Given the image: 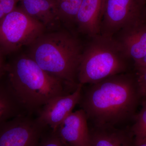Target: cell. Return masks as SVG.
Returning <instances> with one entry per match:
<instances>
[{"label":"cell","mask_w":146,"mask_h":146,"mask_svg":"<svg viewBox=\"0 0 146 146\" xmlns=\"http://www.w3.org/2000/svg\"><path fill=\"white\" fill-rule=\"evenodd\" d=\"M36 146H65L56 131L47 129Z\"/></svg>","instance_id":"obj_17"},{"label":"cell","mask_w":146,"mask_h":146,"mask_svg":"<svg viewBox=\"0 0 146 146\" xmlns=\"http://www.w3.org/2000/svg\"><path fill=\"white\" fill-rule=\"evenodd\" d=\"M89 127L91 146H134L130 128Z\"/></svg>","instance_id":"obj_12"},{"label":"cell","mask_w":146,"mask_h":146,"mask_svg":"<svg viewBox=\"0 0 146 146\" xmlns=\"http://www.w3.org/2000/svg\"><path fill=\"white\" fill-rule=\"evenodd\" d=\"M144 1H145V2L146 1V0H144Z\"/></svg>","instance_id":"obj_23"},{"label":"cell","mask_w":146,"mask_h":146,"mask_svg":"<svg viewBox=\"0 0 146 146\" xmlns=\"http://www.w3.org/2000/svg\"><path fill=\"white\" fill-rule=\"evenodd\" d=\"M137 69L138 72L136 75L142 98H146V68Z\"/></svg>","instance_id":"obj_19"},{"label":"cell","mask_w":146,"mask_h":146,"mask_svg":"<svg viewBox=\"0 0 146 146\" xmlns=\"http://www.w3.org/2000/svg\"><path fill=\"white\" fill-rule=\"evenodd\" d=\"M141 104V110L135 115L130 127L134 143L146 139V98H142Z\"/></svg>","instance_id":"obj_15"},{"label":"cell","mask_w":146,"mask_h":146,"mask_svg":"<svg viewBox=\"0 0 146 146\" xmlns=\"http://www.w3.org/2000/svg\"><path fill=\"white\" fill-rule=\"evenodd\" d=\"M104 0H82L76 18L78 31L90 38L100 34Z\"/></svg>","instance_id":"obj_10"},{"label":"cell","mask_w":146,"mask_h":146,"mask_svg":"<svg viewBox=\"0 0 146 146\" xmlns=\"http://www.w3.org/2000/svg\"><path fill=\"white\" fill-rule=\"evenodd\" d=\"M26 114H28L13 92L5 72L0 76V125Z\"/></svg>","instance_id":"obj_13"},{"label":"cell","mask_w":146,"mask_h":146,"mask_svg":"<svg viewBox=\"0 0 146 146\" xmlns=\"http://www.w3.org/2000/svg\"><path fill=\"white\" fill-rule=\"evenodd\" d=\"M134 146H146V139L134 143Z\"/></svg>","instance_id":"obj_21"},{"label":"cell","mask_w":146,"mask_h":146,"mask_svg":"<svg viewBox=\"0 0 146 146\" xmlns=\"http://www.w3.org/2000/svg\"><path fill=\"white\" fill-rule=\"evenodd\" d=\"M83 49L74 34L59 29L37 37L28 46L27 54L48 74L76 89Z\"/></svg>","instance_id":"obj_3"},{"label":"cell","mask_w":146,"mask_h":146,"mask_svg":"<svg viewBox=\"0 0 146 146\" xmlns=\"http://www.w3.org/2000/svg\"><path fill=\"white\" fill-rule=\"evenodd\" d=\"M46 31L42 23L17 6L0 21V49L6 56L13 54Z\"/></svg>","instance_id":"obj_5"},{"label":"cell","mask_w":146,"mask_h":146,"mask_svg":"<svg viewBox=\"0 0 146 146\" xmlns=\"http://www.w3.org/2000/svg\"><path fill=\"white\" fill-rule=\"evenodd\" d=\"M56 132L65 146H91L89 123L82 109L72 112Z\"/></svg>","instance_id":"obj_9"},{"label":"cell","mask_w":146,"mask_h":146,"mask_svg":"<svg viewBox=\"0 0 146 146\" xmlns=\"http://www.w3.org/2000/svg\"><path fill=\"white\" fill-rule=\"evenodd\" d=\"M19 2V0H4L0 2V21L13 11Z\"/></svg>","instance_id":"obj_18"},{"label":"cell","mask_w":146,"mask_h":146,"mask_svg":"<svg viewBox=\"0 0 146 146\" xmlns=\"http://www.w3.org/2000/svg\"><path fill=\"white\" fill-rule=\"evenodd\" d=\"M5 56V55L0 49V76L5 72V68L7 64Z\"/></svg>","instance_id":"obj_20"},{"label":"cell","mask_w":146,"mask_h":146,"mask_svg":"<svg viewBox=\"0 0 146 146\" xmlns=\"http://www.w3.org/2000/svg\"><path fill=\"white\" fill-rule=\"evenodd\" d=\"M58 17L68 27L76 25V18L82 0H52Z\"/></svg>","instance_id":"obj_14"},{"label":"cell","mask_w":146,"mask_h":146,"mask_svg":"<svg viewBox=\"0 0 146 146\" xmlns=\"http://www.w3.org/2000/svg\"><path fill=\"white\" fill-rule=\"evenodd\" d=\"M5 72L11 86L27 114L32 115L56 97L76 89L42 69L27 54L7 61Z\"/></svg>","instance_id":"obj_2"},{"label":"cell","mask_w":146,"mask_h":146,"mask_svg":"<svg viewBox=\"0 0 146 146\" xmlns=\"http://www.w3.org/2000/svg\"><path fill=\"white\" fill-rule=\"evenodd\" d=\"M32 115H18L0 125V146H37L48 128Z\"/></svg>","instance_id":"obj_7"},{"label":"cell","mask_w":146,"mask_h":146,"mask_svg":"<svg viewBox=\"0 0 146 146\" xmlns=\"http://www.w3.org/2000/svg\"><path fill=\"white\" fill-rule=\"evenodd\" d=\"M130 58L113 36L99 34L91 37L82 54L78 74V84H91L115 75L129 72Z\"/></svg>","instance_id":"obj_4"},{"label":"cell","mask_w":146,"mask_h":146,"mask_svg":"<svg viewBox=\"0 0 146 146\" xmlns=\"http://www.w3.org/2000/svg\"><path fill=\"white\" fill-rule=\"evenodd\" d=\"M19 3L22 9L42 23L47 31L60 28L61 22L52 0H19Z\"/></svg>","instance_id":"obj_11"},{"label":"cell","mask_w":146,"mask_h":146,"mask_svg":"<svg viewBox=\"0 0 146 146\" xmlns=\"http://www.w3.org/2000/svg\"><path fill=\"white\" fill-rule=\"evenodd\" d=\"M4 1V0H0V2L2 1Z\"/></svg>","instance_id":"obj_22"},{"label":"cell","mask_w":146,"mask_h":146,"mask_svg":"<svg viewBox=\"0 0 146 146\" xmlns=\"http://www.w3.org/2000/svg\"><path fill=\"white\" fill-rule=\"evenodd\" d=\"M129 57L135 60V63L143 59L146 55V27H145L139 42L126 50Z\"/></svg>","instance_id":"obj_16"},{"label":"cell","mask_w":146,"mask_h":146,"mask_svg":"<svg viewBox=\"0 0 146 146\" xmlns=\"http://www.w3.org/2000/svg\"><path fill=\"white\" fill-rule=\"evenodd\" d=\"M145 2L144 0H104L100 34L112 37L141 19Z\"/></svg>","instance_id":"obj_6"},{"label":"cell","mask_w":146,"mask_h":146,"mask_svg":"<svg viewBox=\"0 0 146 146\" xmlns=\"http://www.w3.org/2000/svg\"><path fill=\"white\" fill-rule=\"evenodd\" d=\"M141 100L136 76L127 72L82 86L79 104L89 126L123 127L133 120Z\"/></svg>","instance_id":"obj_1"},{"label":"cell","mask_w":146,"mask_h":146,"mask_svg":"<svg viewBox=\"0 0 146 146\" xmlns=\"http://www.w3.org/2000/svg\"><path fill=\"white\" fill-rule=\"evenodd\" d=\"M83 85L79 84L74 92L56 97L48 102L38 112L37 120L45 127L56 131L61 123L79 104Z\"/></svg>","instance_id":"obj_8"}]
</instances>
